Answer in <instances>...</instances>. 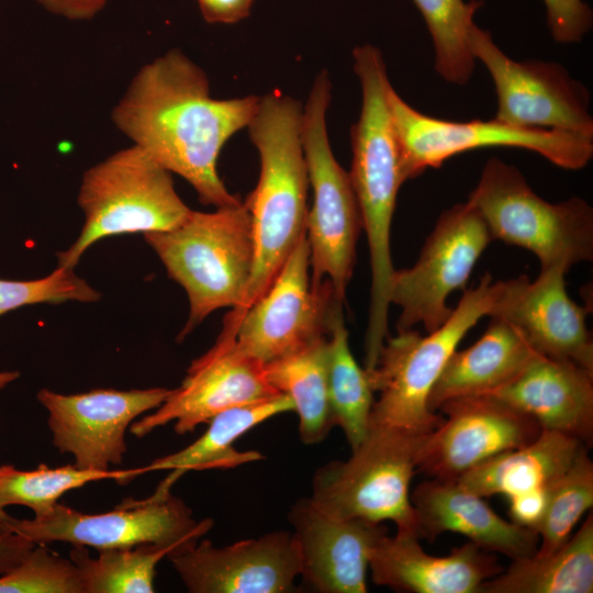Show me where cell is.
<instances>
[{"label":"cell","instance_id":"5b68a950","mask_svg":"<svg viewBox=\"0 0 593 593\" xmlns=\"http://www.w3.org/2000/svg\"><path fill=\"white\" fill-rule=\"evenodd\" d=\"M503 284L485 273L477 287L465 291L436 331L422 336L409 329L387 338L376 367L366 371L373 392L379 393L369 425L427 435L444 421L428 406L432 388L466 334L480 318L491 315Z\"/></svg>","mask_w":593,"mask_h":593},{"label":"cell","instance_id":"ffe728a7","mask_svg":"<svg viewBox=\"0 0 593 593\" xmlns=\"http://www.w3.org/2000/svg\"><path fill=\"white\" fill-rule=\"evenodd\" d=\"M298 549L302 584L317 593H366L370 553L388 534L381 523L338 519L310 500L295 501L288 513Z\"/></svg>","mask_w":593,"mask_h":593},{"label":"cell","instance_id":"b9f144b4","mask_svg":"<svg viewBox=\"0 0 593 593\" xmlns=\"http://www.w3.org/2000/svg\"><path fill=\"white\" fill-rule=\"evenodd\" d=\"M12 518V516L5 513L4 508L0 507V533H12L10 530V523Z\"/></svg>","mask_w":593,"mask_h":593},{"label":"cell","instance_id":"cb8c5ba5","mask_svg":"<svg viewBox=\"0 0 593 593\" xmlns=\"http://www.w3.org/2000/svg\"><path fill=\"white\" fill-rule=\"evenodd\" d=\"M538 355L523 334L496 316L470 347L455 350L428 398L435 412L452 399L490 394L514 379Z\"/></svg>","mask_w":593,"mask_h":593},{"label":"cell","instance_id":"277c9868","mask_svg":"<svg viewBox=\"0 0 593 593\" xmlns=\"http://www.w3.org/2000/svg\"><path fill=\"white\" fill-rule=\"evenodd\" d=\"M143 235L187 293L189 317L178 340L214 311L242 306L255 262L251 219L244 201L213 212L192 210L176 228Z\"/></svg>","mask_w":593,"mask_h":593},{"label":"cell","instance_id":"ba28073f","mask_svg":"<svg viewBox=\"0 0 593 593\" xmlns=\"http://www.w3.org/2000/svg\"><path fill=\"white\" fill-rule=\"evenodd\" d=\"M425 436L369 425L347 460H334L316 469L311 502L331 517L390 521L398 534L419 539L410 484Z\"/></svg>","mask_w":593,"mask_h":593},{"label":"cell","instance_id":"44dd1931","mask_svg":"<svg viewBox=\"0 0 593 593\" xmlns=\"http://www.w3.org/2000/svg\"><path fill=\"white\" fill-rule=\"evenodd\" d=\"M369 570L374 584L410 593H479L503 568L492 552L472 541L447 556L427 553L413 535L388 534L373 546Z\"/></svg>","mask_w":593,"mask_h":593},{"label":"cell","instance_id":"60d3db41","mask_svg":"<svg viewBox=\"0 0 593 593\" xmlns=\"http://www.w3.org/2000/svg\"><path fill=\"white\" fill-rule=\"evenodd\" d=\"M20 377L19 371H0V390Z\"/></svg>","mask_w":593,"mask_h":593},{"label":"cell","instance_id":"1f68e13d","mask_svg":"<svg viewBox=\"0 0 593 593\" xmlns=\"http://www.w3.org/2000/svg\"><path fill=\"white\" fill-rule=\"evenodd\" d=\"M435 48V69L447 82L463 86L474 70L469 32L482 0H413Z\"/></svg>","mask_w":593,"mask_h":593},{"label":"cell","instance_id":"5bb4252c","mask_svg":"<svg viewBox=\"0 0 593 593\" xmlns=\"http://www.w3.org/2000/svg\"><path fill=\"white\" fill-rule=\"evenodd\" d=\"M475 59L489 70L497 96L495 119L526 128H556L593 137L590 93L560 64L516 61L475 23L469 32Z\"/></svg>","mask_w":593,"mask_h":593},{"label":"cell","instance_id":"7402d4cb","mask_svg":"<svg viewBox=\"0 0 593 593\" xmlns=\"http://www.w3.org/2000/svg\"><path fill=\"white\" fill-rule=\"evenodd\" d=\"M491 395L533 417L542 429L593 438V371L567 359L536 355Z\"/></svg>","mask_w":593,"mask_h":593},{"label":"cell","instance_id":"7a4b0ae2","mask_svg":"<svg viewBox=\"0 0 593 593\" xmlns=\"http://www.w3.org/2000/svg\"><path fill=\"white\" fill-rule=\"evenodd\" d=\"M353 57L362 101L359 119L350 128L353 160L349 177L370 254L371 290L365 359L374 362L389 337V292L394 271L390 234L398 192L405 178L388 101L392 85L382 53L366 44L355 47Z\"/></svg>","mask_w":593,"mask_h":593},{"label":"cell","instance_id":"836d02e7","mask_svg":"<svg viewBox=\"0 0 593 593\" xmlns=\"http://www.w3.org/2000/svg\"><path fill=\"white\" fill-rule=\"evenodd\" d=\"M0 593H83L75 563L36 544L14 568L0 574Z\"/></svg>","mask_w":593,"mask_h":593},{"label":"cell","instance_id":"f546056e","mask_svg":"<svg viewBox=\"0 0 593 593\" xmlns=\"http://www.w3.org/2000/svg\"><path fill=\"white\" fill-rule=\"evenodd\" d=\"M147 467L128 470H90L75 465L51 468L41 463L34 470H19L12 465L0 466V507L24 505L33 510L34 516L48 514L59 497L93 481L113 479L128 482L147 473Z\"/></svg>","mask_w":593,"mask_h":593},{"label":"cell","instance_id":"d4e9b609","mask_svg":"<svg viewBox=\"0 0 593 593\" xmlns=\"http://www.w3.org/2000/svg\"><path fill=\"white\" fill-rule=\"evenodd\" d=\"M585 447L575 437L541 429L529 444L488 459L456 481L482 497L549 491Z\"/></svg>","mask_w":593,"mask_h":593},{"label":"cell","instance_id":"9a60e30c","mask_svg":"<svg viewBox=\"0 0 593 593\" xmlns=\"http://www.w3.org/2000/svg\"><path fill=\"white\" fill-rule=\"evenodd\" d=\"M447 415L427 434L417 451L416 471L432 479L456 481L467 471L538 437L540 425L491 394L449 400Z\"/></svg>","mask_w":593,"mask_h":593},{"label":"cell","instance_id":"4316f807","mask_svg":"<svg viewBox=\"0 0 593 593\" xmlns=\"http://www.w3.org/2000/svg\"><path fill=\"white\" fill-rule=\"evenodd\" d=\"M593 515L555 552L513 560L484 581L479 593H592Z\"/></svg>","mask_w":593,"mask_h":593},{"label":"cell","instance_id":"8fae6325","mask_svg":"<svg viewBox=\"0 0 593 593\" xmlns=\"http://www.w3.org/2000/svg\"><path fill=\"white\" fill-rule=\"evenodd\" d=\"M212 526V518L197 522L191 508L170 492L155 491L145 500L128 499L101 514H85L57 503L44 516L13 517L10 530L35 544L64 541L98 550L156 545L174 553L197 544Z\"/></svg>","mask_w":593,"mask_h":593},{"label":"cell","instance_id":"4dcf8cb0","mask_svg":"<svg viewBox=\"0 0 593 593\" xmlns=\"http://www.w3.org/2000/svg\"><path fill=\"white\" fill-rule=\"evenodd\" d=\"M99 551L91 558L85 546L70 550L83 593H153L156 567L171 553V549L156 545Z\"/></svg>","mask_w":593,"mask_h":593},{"label":"cell","instance_id":"f1b7e54d","mask_svg":"<svg viewBox=\"0 0 593 593\" xmlns=\"http://www.w3.org/2000/svg\"><path fill=\"white\" fill-rule=\"evenodd\" d=\"M327 335L306 347L264 365L270 385L287 394L299 415V434L304 444L325 439L334 426L326 383Z\"/></svg>","mask_w":593,"mask_h":593},{"label":"cell","instance_id":"e0dca14e","mask_svg":"<svg viewBox=\"0 0 593 593\" xmlns=\"http://www.w3.org/2000/svg\"><path fill=\"white\" fill-rule=\"evenodd\" d=\"M170 392L166 388L94 389L61 394L41 389L37 400L48 412L53 444L60 452L71 454L80 469L110 470L122 463L127 427L160 406Z\"/></svg>","mask_w":593,"mask_h":593},{"label":"cell","instance_id":"8d00e7d4","mask_svg":"<svg viewBox=\"0 0 593 593\" xmlns=\"http://www.w3.org/2000/svg\"><path fill=\"white\" fill-rule=\"evenodd\" d=\"M255 0H197L203 19L211 24H234L250 13Z\"/></svg>","mask_w":593,"mask_h":593},{"label":"cell","instance_id":"d590c367","mask_svg":"<svg viewBox=\"0 0 593 593\" xmlns=\"http://www.w3.org/2000/svg\"><path fill=\"white\" fill-rule=\"evenodd\" d=\"M547 25L552 38L561 44L582 41L591 30L593 13L582 0H544Z\"/></svg>","mask_w":593,"mask_h":593},{"label":"cell","instance_id":"83f0119b","mask_svg":"<svg viewBox=\"0 0 593 593\" xmlns=\"http://www.w3.org/2000/svg\"><path fill=\"white\" fill-rule=\"evenodd\" d=\"M326 383L333 425L343 429L354 449L368 432L374 392L366 370L359 367L350 350L339 302L333 304L328 318Z\"/></svg>","mask_w":593,"mask_h":593},{"label":"cell","instance_id":"8992f818","mask_svg":"<svg viewBox=\"0 0 593 593\" xmlns=\"http://www.w3.org/2000/svg\"><path fill=\"white\" fill-rule=\"evenodd\" d=\"M78 204L85 222L77 239L56 254L57 267L75 269L90 246L109 236L171 231L192 211L171 172L135 144L85 171Z\"/></svg>","mask_w":593,"mask_h":593},{"label":"cell","instance_id":"74e56055","mask_svg":"<svg viewBox=\"0 0 593 593\" xmlns=\"http://www.w3.org/2000/svg\"><path fill=\"white\" fill-rule=\"evenodd\" d=\"M548 491H535L508 499L511 521L536 532L544 514Z\"/></svg>","mask_w":593,"mask_h":593},{"label":"cell","instance_id":"2e32d148","mask_svg":"<svg viewBox=\"0 0 593 593\" xmlns=\"http://www.w3.org/2000/svg\"><path fill=\"white\" fill-rule=\"evenodd\" d=\"M268 382L264 365L244 354L232 333L222 329L215 344L194 359L181 384L154 413L135 421L130 432L144 437L175 422V432H193L225 410L279 394Z\"/></svg>","mask_w":593,"mask_h":593},{"label":"cell","instance_id":"484cf974","mask_svg":"<svg viewBox=\"0 0 593 593\" xmlns=\"http://www.w3.org/2000/svg\"><path fill=\"white\" fill-rule=\"evenodd\" d=\"M287 412H294L291 399L283 393L255 403L220 412L208 423V429L186 448L155 459L148 472L171 470L157 489L170 491L176 481L190 470L228 469L262 459L258 451H239L234 443L265 421Z\"/></svg>","mask_w":593,"mask_h":593},{"label":"cell","instance_id":"ac0fdd59","mask_svg":"<svg viewBox=\"0 0 593 593\" xmlns=\"http://www.w3.org/2000/svg\"><path fill=\"white\" fill-rule=\"evenodd\" d=\"M167 558L192 593H290L300 574L298 549L286 530L224 547L203 539Z\"/></svg>","mask_w":593,"mask_h":593},{"label":"cell","instance_id":"f35d334b","mask_svg":"<svg viewBox=\"0 0 593 593\" xmlns=\"http://www.w3.org/2000/svg\"><path fill=\"white\" fill-rule=\"evenodd\" d=\"M46 11L70 21H89L105 8L108 0H35Z\"/></svg>","mask_w":593,"mask_h":593},{"label":"cell","instance_id":"4fadbf2b","mask_svg":"<svg viewBox=\"0 0 593 593\" xmlns=\"http://www.w3.org/2000/svg\"><path fill=\"white\" fill-rule=\"evenodd\" d=\"M335 302L327 281L312 282L304 235L265 293L239 316L226 315L223 329L244 354L266 365L326 336Z\"/></svg>","mask_w":593,"mask_h":593},{"label":"cell","instance_id":"d6986e66","mask_svg":"<svg viewBox=\"0 0 593 593\" xmlns=\"http://www.w3.org/2000/svg\"><path fill=\"white\" fill-rule=\"evenodd\" d=\"M569 269L557 264L541 268L533 282L526 276L504 281L490 316L515 326L537 354L571 360L593 371V342L585 323L588 307L567 293L564 275Z\"/></svg>","mask_w":593,"mask_h":593},{"label":"cell","instance_id":"52a82bcc","mask_svg":"<svg viewBox=\"0 0 593 593\" xmlns=\"http://www.w3.org/2000/svg\"><path fill=\"white\" fill-rule=\"evenodd\" d=\"M331 99L332 81L323 69L302 110V145L313 194L305 236L313 284L327 281L334 299L344 303L362 220L349 172L338 164L329 144L326 114Z\"/></svg>","mask_w":593,"mask_h":593},{"label":"cell","instance_id":"e575fe53","mask_svg":"<svg viewBox=\"0 0 593 593\" xmlns=\"http://www.w3.org/2000/svg\"><path fill=\"white\" fill-rule=\"evenodd\" d=\"M100 299L101 294L69 268L56 267L48 276L34 280L0 279V316L38 303L96 302Z\"/></svg>","mask_w":593,"mask_h":593},{"label":"cell","instance_id":"d6a6232c","mask_svg":"<svg viewBox=\"0 0 593 593\" xmlns=\"http://www.w3.org/2000/svg\"><path fill=\"white\" fill-rule=\"evenodd\" d=\"M592 505L593 462L585 447L548 491L545 511L536 527L539 545L535 555L545 556L559 549Z\"/></svg>","mask_w":593,"mask_h":593},{"label":"cell","instance_id":"6da1fadb","mask_svg":"<svg viewBox=\"0 0 593 593\" xmlns=\"http://www.w3.org/2000/svg\"><path fill=\"white\" fill-rule=\"evenodd\" d=\"M259 96L214 99L203 69L174 48L145 64L111 112L119 131L215 209L242 200L217 170L225 143L246 128Z\"/></svg>","mask_w":593,"mask_h":593},{"label":"cell","instance_id":"ab89813d","mask_svg":"<svg viewBox=\"0 0 593 593\" xmlns=\"http://www.w3.org/2000/svg\"><path fill=\"white\" fill-rule=\"evenodd\" d=\"M36 544L16 533H0V574L19 564Z\"/></svg>","mask_w":593,"mask_h":593},{"label":"cell","instance_id":"7c38bea8","mask_svg":"<svg viewBox=\"0 0 593 593\" xmlns=\"http://www.w3.org/2000/svg\"><path fill=\"white\" fill-rule=\"evenodd\" d=\"M492 240L480 213L469 203L445 210L411 268L395 270L390 282V304L400 307L396 331L422 323L427 333L451 315L449 294L463 289L477 260Z\"/></svg>","mask_w":593,"mask_h":593},{"label":"cell","instance_id":"603a6c76","mask_svg":"<svg viewBox=\"0 0 593 593\" xmlns=\"http://www.w3.org/2000/svg\"><path fill=\"white\" fill-rule=\"evenodd\" d=\"M411 502L418 523V537L434 540L445 532L458 533L482 549L513 560L534 555L538 534L499 516L483 497L457 481L429 478L415 486Z\"/></svg>","mask_w":593,"mask_h":593},{"label":"cell","instance_id":"9c48e42d","mask_svg":"<svg viewBox=\"0 0 593 593\" xmlns=\"http://www.w3.org/2000/svg\"><path fill=\"white\" fill-rule=\"evenodd\" d=\"M492 239L523 247L541 268L593 258V209L573 197L550 203L537 195L513 165L492 157L469 195Z\"/></svg>","mask_w":593,"mask_h":593},{"label":"cell","instance_id":"30bf717a","mask_svg":"<svg viewBox=\"0 0 593 593\" xmlns=\"http://www.w3.org/2000/svg\"><path fill=\"white\" fill-rule=\"evenodd\" d=\"M388 101L401 149L405 181L427 168H439L461 153L485 147L535 152L569 170L585 167L593 157V137L564 130L526 128L495 118L455 122L426 115L406 103L391 86Z\"/></svg>","mask_w":593,"mask_h":593},{"label":"cell","instance_id":"3957f363","mask_svg":"<svg viewBox=\"0 0 593 593\" xmlns=\"http://www.w3.org/2000/svg\"><path fill=\"white\" fill-rule=\"evenodd\" d=\"M302 104L288 94L259 97L247 125L259 156V177L244 201L251 219L255 262L239 316L269 288L284 261L305 235L307 168L302 145Z\"/></svg>","mask_w":593,"mask_h":593}]
</instances>
